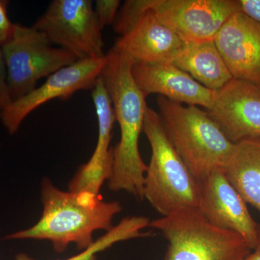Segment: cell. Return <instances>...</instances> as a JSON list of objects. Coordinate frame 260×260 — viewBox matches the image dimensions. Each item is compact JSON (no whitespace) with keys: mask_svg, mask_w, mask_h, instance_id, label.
Instances as JSON below:
<instances>
[{"mask_svg":"<svg viewBox=\"0 0 260 260\" xmlns=\"http://www.w3.org/2000/svg\"><path fill=\"white\" fill-rule=\"evenodd\" d=\"M102 77L120 127V140L113 148V165L108 179L109 189L125 191L143 198L147 165L140 155L139 140L143 132L145 97L135 83L132 69L135 61L126 54L111 49Z\"/></svg>","mask_w":260,"mask_h":260,"instance_id":"6da1fadb","label":"cell"},{"mask_svg":"<svg viewBox=\"0 0 260 260\" xmlns=\"http://www.w3.org/2000/svg\"><path fill=\"white\" fill-rule=\"evenodd\" d=\"M41 197L43 212L39 221L5 239L49 241L57 253L75 244L83 251L95 242L94 232L112 229L114 217L122 210L119 202L105 201L100 194L89 191L61 190L48 178L42 181Z\"/></svg>","mask_w":260,"mask_h":260,"instance_id":"7a4b0ae2","label":"cell"},{"mask_svg":"<svg viewBox=\"0 0 260 260\" xmlns=\"http://www.w3.org/2000/svg\"><path fill=\"white\" fill-rule=\"evenodd\" d=\"M159 116L168 138L199 182L223 169L234 144L206 111L159 95Z\"/></svg>","mask_w":260,"mask_h":260,"instance_id":"3957f363","label":"cell"},{"mask_svg":"<svg viewBox=\"0 0 260 260\" xmlns=\"http://www.w3.org/2000/svg\"><path fill=\"white\" fill-rule=\"evenodd\" d=\"M143 132L152 150L145 172L143 198L162 216L184 208H198L200 183L171 143L158 114L148 107Z\"/></svg>","mask_w":260,"mask_h":260,"instance_id":"277c9868","label":"cell"},{"mask_svg":"<svg viewBox=\"0 0 260 260\" xmlns=\"http://www.w3.org/2000/svg\"><path fill=\"white\" fill-rule=\"evenodd\" d=\"M168 242L165 260H244L251 248L238 233L210 223L198 208L150 221Z\"/></svg>","mask_w":260,"mask_h":260,"instance_id":"5b68a950","label":"cell"},{"mask_svg":"<svg viewBox=\"0 0 260 260\" xmlns=\"http://www.w3.org/2000/svg\"><path fill=\"white\" fill-rule=\"evenodd\" d=\"M2 49L13 102L37 88L39 80L78 60L69 51L54 47L37 29L20 24H15L13 36Z\"/></svg>","mask_w":260,"mask_h":260,"instance_id":"8992f818","label":"cell"},{"mask_svg":"<svg viewBox=\"0 0 260 260\" xmlns=\"http://www.w3.org/2000/svg\"><path fill=\"white\" fill-rule=\"evenodd\" d=\"M32 27L78 60L106 56L102 29L90 0H54Z\"/></svg>","mask_w":260,"mask_h":260,"instance_id":"52a82bcc","label":"cell"},{"mask_svg":"<svg viewBox=\"0 0 260 260\" xmlns=\"http://www.w3.org/2000/svg\"><path fill=\"white\" fill-rule=\"evenodd\" d=\"M157 18L186 43L214 41L233 15L239 0H148Z\"/></svg>","mask_w":260,"mask_h":260,"instance_id":"ba28073f","label":"cell"},{"mask_svg":"<svg viewBox=\"0 0 260 260\" xmlns=\"http://www.w3.org/2000/svg\"><path fill=\"white\" fill-rule=\"evenodd\" d=\"M107 56L79 59L48 77L45 83L30 93L13 101L0 119L10 135L18 132L24 119L43 104L54 99L67 100L79 90H91L102 75Z\"/></svg>","mask_w":260,"mask_h":260,"instance_id":"9c48e42d","label":"cell"},{"mask_svg":"<svg viewBox=\"0 0 260 260\" xmlns=\"http://www.w3.org/2000/svg\"><path fill=\"white\" fill-rule=\"evenodd\" d=\"M206 112L233 144L260 140V85L232 79L215 91Z\"/></svg>","mask_w":260,"mask_h":260,"instance_id":"30bf717a","label":"cell"},{"mask_svg":"<svg viewBox=\"0 0 260 260\" xmlns=\"http://www.w3.org/2000/svg\"><path fill=\"white\" fill-rule=\"evenodd\" d=\"M198 209L210 223L238 233L252 250L256 249L259 225L221 169L215 171L200 182Z\"/></svg>","mask_w":260,"mask_h":260,"instance_id":"8fae6325","label":"cell"},{"mask_svg":"<svg viewBox=\"0 0 260 260\" xmlns=\"http://www.w3.org/2000/svg\"><path fill=\"white\" fill-rule=\"evenodd\" d=\"M214 42L234 79L260 85V23L237 12L220 29Z\"/></svg>","mask_w":260,"mask_h":260,"instance_id":"7c38bea8","label":"cell"},{"mask_svg":"<svg viewBox=\"0 0 260 260\" xmlns=\"http://www.w3.org/2000/svg\"><path fill=\"white\" fill-rule=\"evenodd\" d=\"M91 90L99 124L97 144L88 161L77 170L68 188L71 192L89 191L100 194L103 184L108 181L112 173L113 148L110 143L116 119L112 99L102 75Z\"/></svg>","mask_w":260,"mask_h":260,"instance_id":"4fadbf2b","label":"cell"},{"mask_svg":"<svg viewBox=\"0 0 260 260\" xmlns=\"http://www.w3.org/2000/svg\"><path fill=\"white\" fill-rule=\"evenodd\" d=\"M185 43L157 18L147 0L146 10L112 49L129 56L135 63H173Z\"/></svg>","mask_w":260,"mask_h":260,"instance_id":"5bb4252c","label":"cell"},{"mask_svg":"<svg viewBox=\"0 0 260 260\" xmlns=\"http://www.w3.org/2000/svg\"><path fill=\"white\" fill-rule=\"evenodd\" d=\"M132 73L145 97L157 93L172 102L207 110L213 104L215 91L205 88L173 63H135Z\"/></svg>","mask_w":260,"mask_h":260,"instance_id":"9a60e30c","label":"cell"},{"mask_svg":"<svg viewBox=\"0 0 260 260\" xmlns=\"http://www.w3.org/2000/svg\"><path fill=\"white\" fill-rule=\"evenodd\" d=\"M173 64L213 91L234 79L214 41L185 43Z\"/></svg>","mask_w":260,"mask_h":260,"instance_id":"2e32d148","label":"cell"},{"mask_svg":"<svg viewBox=\"0 0 260 260\" xmlns=\"http://www.w3.org/2000/svg\"><path fill=\"white\" fill-rule=\"evenodd\" d=\"M222 170L246 204L260 213V140L234 144Z\"/></svg>","mask_w":260,"mask_h":260,"instance_id":"e0dca14e","label":"cell"},{"mask_svg":"<svg viewBox=\"0 0 260 260\" xmlns=\"http://www.w3.org/2000/svg\"><path fill=\"white\" fill-rule=\"evenodd\" d=\"M150 223V220L146 217L133 216L123 218L117 225L95 241L88 249L64 260H95L98 253L109 249L116 243L150 235L149 232H143V229L148 227ZM15 260L37 259L28 254L20 253L16 256Z\"/></svg>","mask_w":260,"mask_h":260,"instance_id":"ac0fdd59","label":"cell"},{"mask_svg":"<svg viewBox=\"0 0 260 260\" xmlns=\"http://www.w3.org/2000/svg\"><path fill=\"white\" fill-rule=\"evenodd\" d=\"M120 5L119 0H97L95 2L94 11L102 29L114 24Z\"/></svg>","mask_w":260,"mask_h":260,"instance_id":"d6986e66","label":"cell"},{"mask_svg":"<svg viewBox=\"0 0 260 260\" xmlns=\"http://www.w3.org/2000/svg\"><path fill=\"white\" fill-rule=\"evenodd\" d=\"M13 102L8 82V71L3 49L0 47V112Z\"/></svg>","mask_w":260,"mask_h":260,"instance_id":"ffe728a7","label":"cell"},{"mask_svg":"<svg viewBox=\"0 0 260 260\" xmlns=\"http://www.w3.org/2000/svg\"><path fill=\"white\" fill-rule=\"evenodd\" d=\"M8 2L0 0V47H3L13 36L15 24L10 20L8 15Z\"/></svg>","mask_w":260,"mask_h":260,"instance_id":"44dd1931","label":"cell"},{"mask_svg":"<svg viewBox=\"0 0 260 260\" xmlns=\"http://www.w3.org/2000/svg\"><path fill=\"white\" fill-rule=\"evenodd\" d=\"M240 11L260 23V0H239Z\"/></svg>","mask_w":260,"mask_h":260,"instance_id":"7402d4cb","label":"cell"},{"mask_svg":"<svg viewBox=\"0 0 260 260\" xmlns=\"http://www.w3.org/2000/svg\"><path fill=\"white\" fill-rule=\"evenodd\" d=\"M244 260H260V252L254 251L246 256Z\"/></svg>","mask_w":260,"mask_h":260,"instance_id":"603a6c76","label":"cell"},{"mask_svg":"<svg viewBox=\"0 0 260 260\" xmlns=\"http://www.w3.org/2000/svg\"><path fill=\"white\" fill-rule=\"evenodd\" d=\"M254 251L260 252V225H259V240H258L257 246H256V249Z\"/></svg>","mask_w":260,"mask_h":260,"instance_id":"cb8c5ba5","label":"cell"}]
</instances>
